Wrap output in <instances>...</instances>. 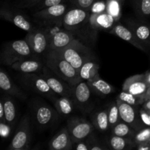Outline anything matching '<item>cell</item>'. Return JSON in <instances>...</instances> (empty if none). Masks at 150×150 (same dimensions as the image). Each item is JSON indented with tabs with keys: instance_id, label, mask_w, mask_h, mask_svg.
Returning a JSON list of instances; mask_svg holds the SVG:
<instances>
[{
	"instance_id": "obj_11",
	"label": "cell",
	"mask_w": 150,
	"mask_h": 150,
	"mask_svg": "<svg viewBox=\"0 0 150 150\" xmlns=\"http://www.w3.org/2000/svg\"><path fill=\"white\" fill-rule=\"evenodd\" d=\"M67 128L73 141V144L85 140L92 134L94 125L83 118L73 117L67 121Z\"/></svg>"
},
{
	"instance_id": "obj_27",
	"label": "cell",
	"mask_w": 150,
	"mask_h": 150,
	"mask_svg": "<svg viewBox=\"0 0 150 150\" xmlns=\"http://www.w3.org/2000/svg\"><path fill=\"white\" fill-rule=\"evenodd\" d=\"M100 65L95 60H88L81 66L79 70V75L82 81H86L93 79L99 74Z\"/></svg>"
},
{
	"instance_id": "obj_41",
	"label": "cell",
	"mask_w": 150,
	"mask_h": 150,
	"mask_svg": "<svg viewBox=\"0 0 150 150\" xmlns=\"http://www.w3.org/2000/svg\"><path fill=\"white\" fill-rule=\"evenodd\" d=\"M10 126L5 122H1L0 124V133L3 138H5L10 134Z\"/></svg>"
},
{
	"instance_id": "obj_4",
	"label": "cell",
	"mask_w": 150,
	"mask_h": 150,
	"mask_svg": "<svg viewBox=\"0 0 150 150\" xmlns=\"http://www.w3.org/2000/svg\"><path fill=\"white\" fill-rule=\"evenodd\" d=\"M0 57L1 63L8 66H11L21 60L35 58L25 39L7 42L4 45Z\"/></svg>"
},
{
	"instance_id": "obj_42",
	"label": "cell",
	"mask_w": 150,
	"mask_h": 150,
	"mask_svg": "<svg viewBox=\"0 0 150 150\" xmlns=\"http://www.w3.org/2000/svg\"><path fill=\"white\" fill-rule=\"evenodd\" d=\"M76 145V150H89V145H88L87 142H86V139L81 142H78V143L75 144Z\"/></svg>"
},
{
	"instance_id": "obj_3",
	"label": "cell",
	"mask_w": 150,
	"mask_h": 150,
	"mask_svg": "<svg viewBox=\"0 0 150 150\" xmlns=\"http://www.w3.org/2000/svg\"><path fill=\"white\" fill-rule=\"evenodd\" d=\"M19 83L27 90L43 96L54 103L59 95L50 88L45 79L40 73H22L17 77Z\"/></svg>"
},
{
	"instance_id": "obj_30",
	"label": "cell",
	"mask_w": 150,
	"mask_h": 150,
	"mask_svg": "<svg viewBox=\"0 0 150 150\" xmlns=\"http://www.w3.org/2000/svg\"><path fill=\"white\" fill-rule=\"evenodd\" d=\"M112 129V134L115 136H122V137H127L133 139L136 136V131L132 128L128 124L125 122H120L116 125Z\"/></svg>"
},
{
	"instance_id": "obj_10",
	"label": "cell",
	"mask_w": 150,
	"mask_h": 150,
	"mask_svg": "<svg viewBox=\"0 0 150 150\" xmlns=\"http://www.w3.org/2000/svg\"><path fill=\"white\" fill-rule=\"evenodd\" d=\"M67 10L62 18V27L73 34L82 27L89 21L90 11L73 6Z\"/></svg>"
},
{
	"instance_id": "obj_12",
	"label": "cell",
	"mask_w": 150,
	"mask_h": 150,
	"mask_svg": "<svg viewBox=\"0 0 150 150\" xmlns=\"http://www.w3.org/2000/svg\"><path fill=\"white\" fill-rule=\"evenodd\" d=\"M116 102L119 106L122 121L128 124L136 132L146 127L141 120L138 106L126 103L118 98H117Z\"/></svg>"
},
{
	"instance_id": "obj_39",
	"label": "cell",
	"mask_w": 150,
	"mask_h": 150,
	"mask_svg": "<svg viewBox=\"0 0 150 150\" xmlns=\"http://www.w3.org/2000/svg\"><path fill=\"white\" fill-rule=\"evenodd\" d=\"M70 1L73 6L89 10L95 0H70Z\"/></svg>"
},
{
	"instance_id": "obj_16",
	"label": "cell",
	"mask_w": 150,
	"mask_h": 150,
	"mask_svg": "<svg viewBox=\"0 0 150 150\" xmlns=\"http://www.w3.org/2000/svg\"><path fill=\"white\" fill-rule=\"evenodd\" d=\"M148 88L149 86L144 79V73L127 78L122 85L123 91L141 97H144Z\"/></svg>"
},
{
	"instance_id": "obj_32",
	"label": "cell",
	"mask_w": 150,
	"mask_h": 150,
	"mask_svg": "<svg viewBox=\"0 0 150 150\" xmlns=\"http://www.w3.org/2000/svg\"><path fill=\"white\" fill-rule=\"evenodd\" d=\"M117 98L121 100L123 102L126 103L130 104V105H136V106L139 105H142L144 103V97L137 96V95H135L133 94L123 90L122 92H120Z\"/></svg>"
},
{
	"instance_id": "obj_25",
	"label": "cell",
	"mask_w": 150,
	"mask_h": 150,
	"mask_svg": "<svg viewBox=\"0 0 150 150\" xmlns=\"http://www.w3.org/2000/svg\"><path fill=\"white\" fill-rule=\"evenodd\" d=\"M108 143L109 147L114 150L131 149L136 146V142L133 139L122 137L113 134L108 139Z\"/></svg>"
},
{
	"instance_id": "obj_37",
	"label": "cell",
	"mask_w": 150,
	"mask_h": 150,
	"mask_svg": "<svg viewBox=\"0 0 150 150\" xmlns=\"http://www.w3.org/2000/svg\"><path fill=\"white\" fill-rule=\"evenodd\" d=\"M86 141L87 142L88 145H89V150H108L110 149V147H107V146L101 144L100 142L95 136L93 137L92 134L89 136L86 139Z\"/></svg>"
},
{
	"instance_id": "obj_46",
	"label": "cell",
	"mask_w": 150,
	"mask_h": 150,
	"mask_svg": "<svg viewBox=\"0 0 150 150\" xmlns=\"http://www.w3.org/2000/svg\"><path fill=\"white\" fill-rule=\"evenodd\" d=\"M144 98V102H145V101L149 100H150V86L149 88H148L147 91H146V94H145Z\"/></svg>"
},
{
	"instance_id": "obj_15",
	"label": "cell",
	"mask_w": 150,
	"mask_h": 150,
	"mask_svg": "<svg viewBox=\"0 0 150 150\" xmlns=\"http://www.w3.org/2000/svg\"><path fill=\"white\" fill-rule=\"evenodd\" d=\"M127 26L135 34L136 38L144 46L150 47V25L145 21L126 20Z\"/></svg>"
},
{
	"instance_id": "obj_9",
	"label": "cell",
	"mask_w": 150,
	"mask_h": 150,
	"mask_svg": "<svg viewBox=\"0 0 150 150\" xmlns=\"http://www.w3.org/2000/svg\"><path fill=\"white\" fill-rule=\"evenodd\" d=\"M72 98L76 108L83 114L90 113L95 106L92 100V91L86 81H82L73 86Z\"/></svg>"
},
{
	"instance_id": "obj_18",
	"label": "cell",
	"mask_w": 150,
	"mask_h": 150,
	"mask_svg": "<svg viewBox=\"0 0 150 150\" xmlns=\"http://www.w3.org/2000/svg\"><path fill=\"white\" fill-rule=\"evenodd\" d=\"M76 39L75 35L70 31L64 29L63 30H59L51 35L48 44V50H59L64 48Z\"/></svg>"
},
{
	"instance_id": "obj_6",
	"label": "cell",
	"mask_w": 150,
	"mask_h": 150,
	"mask_svg": "<svg viewBox=\"0 0 150 150\" xmlns=\"http://www.w3.org/2000/svg\"><path fill=\"white\" fill-rule=\"evenodd\" d=\"M48 27L39 26L31 32H28L25 40L32 49L35 58H43L48 50L49 40L52 34L48 31Z\"/></svg>"
},
{
	"instance_id": "obj_17",
	"label": "cell",
	"mask_w": 150,
	"mask_h": 150,
	"mask_svg": "<svg viewBox=\"0 0 150 150\" xmlns=\"http://www.w3.org/2000/svg\"><path fill=\"white\" fill-rule=\"evenodd\" d=\"M109 33L121 38L123 40L130 42L131 45L141 51H146L147 50V48L138 40L135 34L127 26H125L120 23H116L114 27L109 31Z\"/></svg>"
},
{
	"instance_id": "obj_43",
	"label": "cell",
	"mask_w": 150,
	"mask_h": 150,
	"mask_svg": "<svg viewBox=\"0 0 150 150\" xmlns=\"http://www.w3.org/2000/svg\"><path fill=\"white\" fill-rule=\"evenodd\" d=\"M136 146V148L139 150H150V144L149 142L139 144Z\"/></svg>"
},
{
	"instance_id": "obj_48",
	"label": "cell",
	"mask_w": 150,
	"mask_h": 150,
	"mask_svg": "<svg viewBox=\"0 0 150 150\" xmlns=\"http://www.w3.org/2000/svg\"><path fill=\"white\" fill-rule=\"evenodd\" d=\"M148 112H149V117H150V111H148Z\"/></svg>"
},
{
	"instance_id": "obj_33",
	"label": "cell",
	"mask_w": 150,
	"mask_h": 150,
	"mask_svg": "<svg viewBox=\"0 0 150 150\" xmlns=\"http://www.w3.org/2000/svg\"><path fill=\"white\" fill-rule=\"evenodd\" d=\"M107 2V12L109 13L117 21L120 20L121 17V10L123 1L119 0H109Z\"/></svg>"
},
{
	"instance_id": "obj_49",
	"label": "cell",
	"mask_w": 150,
	"mask_h": 150,
	"mask_svg": "<svg viewBox=\"0 0 150 150\" xmlns=\"http://www.w3.org/2000/svg\"><path fill=\"white\" fill-rule=\"evenodd\" d=\"M149 142V143L150 144V139H149V142Z\"/></svg>"
},
{
	"instance_id": "obj_23",
	"label": "cell",
	"mask_w": 150,
	"mask_h": 150,
	"mask_svg": "<svg viewBox=\"0 0 150 150\" xmlns=\"http://www.w3.org/2000/svg\"><path fill=\"white\" fill-rule=\"evenodd\" d=\"M86 82L92 92L99 96H106L114 91L113 86L101 79L99 74L97 75L93 79L88 80Z\"/></svg>"
},
{
	"instance_id": "obj_28",
	"label": "cell",
	"mask_w": 150,
	"mask_h": 150,
	"mask_svg": "<svg viewBox=\"0 0 150 150\" xmlns=\"http://www.w3.org/2000/svg\"><path fill=\"white\" fill-rule=\"evenodd\" d=\"M94 127L102 132L107 131L109 127L108 116V108L99 110L95 114L92 120Z\"/></svg>"
},
{
	"instance_id": "obj_2",
	"label": "cell",
	"mask_w": 150,
	"mask_h": 150,
	"mask_svg": "<svg viewBox=\"0 0 150 150\" xmlns=\"http://www.w3.org/2000/svg\"><path fill=\"white\" fill-rule=\"evenodd\" d=\"M56 51H58L79 72L86 62L95 59V54L92 50L87 45L82 43L79 39H76L65 48Z\"/></svg>"
},
{
	"instance_id": "obj_24",
	"label": "cell",
	"mask_w": 150,
	"mask_h": 150,
	"mask_svg": "<svg viewBox=\"0 0 150 150\" xmlns=\"http://www.w3.org/2000/svg\"><path fill=\"white\" fill-rule=\"evenodd\" d=\"M3 102L4 111V118L5 122L10 126L13 127L16 122L17 117V108L14 100L10 98V95H6L1 98Z\"/></svg>"
},
{
	"instance_id": "obj_21",
	"label": "cell",
	"mask_w": 150,
	"mask_h": 150,
	"mask_svg": "<svg viewBox=\"0 0 150 150\" xmlns=\"http://www.w3.org/2000/svg\"><path fill=\"white\" fill-rule=\"evenodd\" d=\"M0 88L6 95L17 98L21 100L26 98L24 92L13 82L7 73L3 70L0 71Z\"/></svg>"
},
{
	"instance_id": "obj_36",
	"label": "cell",
	"mask_w": 150,
	"mask_h": 150,
	"mask_svg": "<svg viewBox=\"0 0 150 150\" xmlns=\"http://www.w3.org/2000/svg\"><path fill=\"white\" fill-rule=\"evenodd\" d=\"M91 14H98L107 11V2L105 0H95L90 7Z\"/></svg>"
},
{
	"instance_id": "obj_14",
	"label": "cell",
	"mask_w": 150,
	"mask_h": 150,
	"mask_svg": "<svg viewBox=\"0 0 150 150\" xmlns=\"http://www.w3.org/2000/svg\"><path fill=\"white\" fill-rule=\"evenodd\" d=\"M40 74L45 79L50 88L59 96L72 98L74 86H72L67 81L58 77L47 66H45V64Z\"/></svg>"
},
{
	"instance_id": "obj_19",
	"label": "cell",
	"mask_w": 150,
	"mask_h": 150,
	"mask_svg": "<svg viewBox=\"0 0 150 150\" xmlns=\"http://www.w3.org/2000/svg\"><path fill=\"white\" fill-rule=\"evenodd\" d=\"M116 19L108 12L98 14H91L89 23L96 31H110L116 24Z\"/></svg>"
},
{
	"instance_id": "obj_5",
	"label": "cell",
	"mask_w": 150,
	"mask_h": 150,
	"mask_svg": "<svg viewBox=\"0 0 150 150\" xmlns=\"http://www.w3.org/2000/svg\"><path fill=\"white\" fill-rule=\"evenodd\" d=\"M67 11V5L65 3L34 12L33 18L39 26L52 28L59 25L62 26L63 16Z\"/></svg>"
},
{
	"instance_id": "obj_7",
	"label": "cell",
	"mask_w": 150,
	"mask_h": 150,
	"mask_svg": "<svg viewBox=\"0 0 150 150\" xmlns=\"http://www.w3.org/2000/svg\"><path fill=\"white\" fill-rule=\"evenodd\" d=\"M57 110L42 102H35L32 105V117L33 122L40 130L52 126L58 119Z\"/></svg>"
},
{
	"instance_id": "obj_47",
	"label": "cell",
	"mask_w": 150,
	"mask_h": 150,
	"mask_svg": "<svg viewBox=\"0 0 150 150\" xmlns=\"http://www.w3.org/2000/svg\"><path fill=\"white\" fill-rule=\"evenodd\" d=\"M105 1H109V0H105ZM119 1H124V0H119Z\"/></svg>"
},
{
	"instance_id": "obj_38",
	"label": "cell",
	"mask_w": 150,
	"mask_h": 150,
	"mask_svg": "<svg viewBox=\"0 0 150 150\" xmlns=\"http://www.w3.org/2000/svg\"><path fill=\"white\" fill-rule=\"evenodd\" d=\"M42 0H16L15 6L18 9L33 8Z\"/></svg>"
},
{
	"instance_id": "obj_45",
	"label": "cell",
	"mask_w": 150,
	"mask_h": 150,
	"mask_svg": "<svg viewBox=\"0 0 150 150\" xmlns=\"http://www.w3.org/2000/svg\"><path fill=\"white\" fill-rule=\"evenodd\" d=\"M144 79L146 83H147V85L150 86V71L146 72V73H144Z\"/></svg>"
},
{
	"instance_id": "obj_34",
	"label": "cell",
	"mask_w": 150,
	"mask_h": 150,
	"mask_svg": "<svg viewBox=\"0 0 150 150\" xmlns=\"http://www.w3.org/2000/svg\"><path fill=\"white\" fill-rule=\"evenodd\" d=\"M150 139V127H144L139 131L136 132V136L133 138V140L136 142V145L139 144L148 142Z\"/></svg>"
},
{
	"instance_id": "obj_13",
	"label": "cell",
	"mask_w": 150,
	"mask_h": 150,
	"mask_svg": "<svg viewBox=\"0 0 150 150\" xmlns=\"http://www.w3.org/2000/svg\"><path fill=\"white\" fill-rule=\"evenodd\" d=\"M0 17L4 20L11 22L15 26L27 32H31L35 28L24 14L17 9L10 7L7 4L1 6L0 10Z\"/></svg>"
},
{
	"instance_id": "obj_44",
	"label": "cell",
	"mask_w": 150,
	"mask_h": 150,
	"mask_svg": "<svg viewBox=\"0 0 150 150\" xmlns=\"http://www.w3.org/2000/svg\"><path fill=\"white\" fill-rule=\"evenodd\" d=\"M142 108L147 111H150V100H146L142 104Z\"/></svg>"
},
{
	"instance_id": "obj_22",
	"label": "cell",
	"mask_w": 150,
	"mask_h": 150,
	"mask_svg": "<svg viewBox=\"0 0 150 150\" xmlns=\"http://www.w3.org/2000/svg\"><path fill=\"white\" fill-rule=\"evenodd\" d=\"M73 141L70 136L67 127L62 128L53 137L49 144L51 150H70L73 148Z\"/></svg>"
},
{
	"instance_id": "obj_31",
	"label": "cell",
	"mask_w": 150,
	"mask_h": 150,
	"mask_svg": "<svg viewBox=\"0 0 150 150\" xmlns=\"http://www.w3.org/2000/svg\"><path fill=\"white\" fill-rule=\"evenodd\" d=\"M108 122H109L110 128H113L114 126L121 122L120 110L117 103L115 101L111 103L108 107Z\"/></svg>"
},
{
	"instance_id": "obj_8",
	"label": "cell",
	"mask_w": 150,
	"mask_h": 150,
	"mask_svg": "<svg viewBox=\"0 0 150 150\" xmlns=\"http://www.w3.org/2000/svg\"><path fill=\"white\" fill-rule=\"evenodd\" d=\"M30 142V118L28 115H25L21 120L7 149L27 150L29 149Z\"/></svg>"
},
{
	"instance_id": "obj_40",
	"label": "cell",
	"mask_w": 150,
	"mask_h": 150,
	"mask_svg": "<svg viewBox=\"0 0 150 150\" xmlns=\"http://www.w3.org/2000/svg\"><path fill=\"white\" fill-rule=\"evenodd\" d=\"M139 114H140V117L142 122L146 127H150V117L149 112L144 109V108H142V109H139Z\"/></svg>"
},
{
	"instance_id": "obj_26",
	"label": "cell",
	"mask_w": 150,
	"mask_h": 150,
	"mask_svg": "<svg viewBox=\"0 0 150 150\" xmlns=\"http://www.w3.org/2000/svg\"><path fill=\"white\" fill-rule=\"evenodd\" d=\"M53 103L59 114L63 117L70 115L76 108L73 98L69 97L59 96L55 100Z\"/></svg>"
},
{
	"instance_id": "obj_35",
	"label": "cell",
	"mask_w": 150,
	"mask_h": 150,
	"mask_svg": "<svg viewBox=\"0 0 150 150\" xmlns=\"http://www.w3.org/2000/svg\"><path fill=\"white\" fill-rule=\"evenodd\" d=\"M67 0H42L40 2L38 3L35 7H33L34 11L36 12L38 10H42L45 7H51V6L58 5L61 4H65Z\"/></svg>"
},
{
	"instance_id": "obj_1",
	"label": "cell",
	"mask_w": 150,
	"mask_h": 150,
	"mask_svg": "<svg viewBox=\"0 0 150 150\" xmlns=\"http://www.w3.org/2000/svg\"><path fill=\"white\" fill-rule=\"evenodd\" d=\"M42 61L54 74L72 86H76L82 81L79 70L56 50H48L44 55Z\"/></svg>"
},
{
	"instance_id": "obj_29",
	"label": "cell",
	"mask_w": 150,
	"mask_h": 150,
	"mask_svg": "<svg viewBox=\"0 0 150 150\" xmlns=\"http://www.w3.org/2000/svg\"><path fill=\"white\" fill-rule=\"evenodd\" d=\"M134 11L139 20L146 21L150 17V0H132Z\"/></svg>"
},
{
	"instance_id": "obj_20",
	"label": "cell",
	"mask_w": 150,
	"mask_h": 150,
	"mask_svg": "<svg viewBox=\"0 0 150 150\" xmlns=\"http://www.w3.org/2000/svg\"><path fill=\"white\" fill-rule=\"evenodd\" d=\"M11 68L22 73H41L45 67V63L40 59L30 58L21 60L12 64Z\"/></svg>"
}]
</instances>
